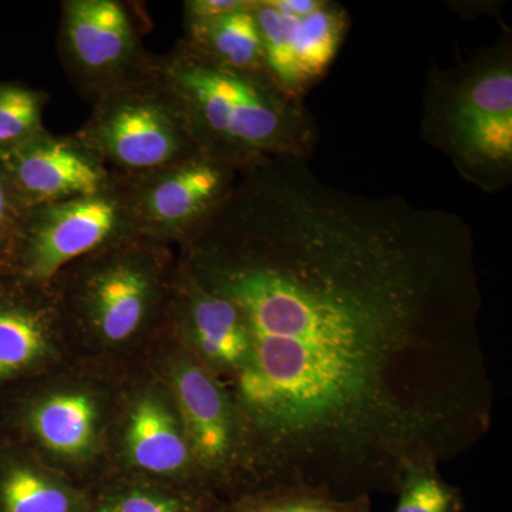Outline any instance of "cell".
Wrapping results in <instances>:
<instances>
[{"mask_svg":"<svg viewBox=\"0 0 512 512\" xmlns=\"http://www.w3.org/2000/svg\"><path fill=\"white\" fill-rule=\"evenodd\" d=\"M239 171L198 153L160 170L123 175L138 238L183 244L228 200Z\"/></svg>","mask_w":512,"mask_h":512,"instance_id":"9c48e42d","label":"cell"},{"mask_svg":"<svg viewBox=\"0 0 512 512\" xmlns=\"http://www.w3.org/2000/svg\"><path fill=\"white\" fill-rule=\"evenodd\" d=\"M64 320L55 285H30L6 276L0 286V387L49 359Z\"/></svg>","mask_w":512,"mask_h":512,"instance_id":"7c38bea8","label":"cell"},{"mask_svg":"<svg viewBox=\"0 0 512 512\" xmlns=\"http://www.w3.org/2000/svg\"><path fill=\"white\" fill-rule=\"evenodd\" d=\"M421 136L468 183L490 194L512 181V37L427 73Z\"/></svg>","mask_w":512,"mask_h":512,"instance_id":"3957f363","label":"cell"},{"mask_svg":"<svg viewBox=\"0 0 512 512\" xmlns=\"http://www.w3.org/2000/svg\"><path fill=\"white\" fill-rule=\"evenodd\" d=\"M49 94L20 82H0V156L45 130Z\"/></svg>","mask_w":512,"mask_h":512,"instance_id":"d6986e66","label":"cell"},{"mask_svg":"<svg viewBox=\"0 0 512 512\" xmlns=\"http://www.w3.org/2000/svg\"><path fill=\"white\" fill-rule=\"evenodd\" d=\"M183 42L212 62L235 70L265 72L264 47L251 0L222 18L184 32Z\"/></svg>","mask_w":512,"mask_h":512,"instance_id":"e0dca14e","label":"cell"},{"mask_svg":"<svg viewBox=\"0 0 512 512\" xmlns=\"http://www.w3.org/2000/svg\"><path fill=\"white\" fill-rule=\"evenodd\" d=\"M177 274L167 245L134 238L74 262L52 284L64 318L106 345H123L170 312Z\"/></svg>","mask_w":512,"mask_h":512,"instance_id":"277c9868","label":"cell"},{"mask_svg":"<svg viewBox=\"0 0 512 512\" xmlns=\"http://www.w3.org/2000/svg\"><path fill=\"white\" fill-rule=\"evenodd\" d=\"M90 498L13 453H0V512H86Z\"/></svg>","mask_w":512,"mask_h":512,"instance_id":"2e32d148","label":"cell"},{"mask_svg":"<svg viewBox=\"0 0 512 512\" xmlns=\"http://www.w3.org/2000/svg\"><path fill=\"white\" fill-rule=\"evenodd\" d=\"M6 276L8 275L3 274L2 269H0V286H2L3 282H5Z\"/></svg>","mask_w":512,"mask_h":512,"instance_id":"cb8c5ba5","label":"cell"},{"mask_svg":"<svg viewBox=\"0 0 512 512\" xmlns=\"http://www.w3.org/2000/svg\"><path fill=\"white\" fill-rule=\"evenodd\" d=\"M138 238L123 175L109 187L55 204L28 208L13 245L8 276L46 286L67 266Z\"/></svg>","mask_w":512,"mask_h":512,"instance_id":"8992f818","label":"cell"},{"mask_svg":"<svg viewBox=\"0 0 512 512\" xmlns=\"http://www.w3.org/2000/svg\"><path fill=\"white\" fill-rule=\"evenodd\" d=\"M25 212L12 185L0 171V269L5 275H8L10 255Z\"/></svg>","mask_w":512,"mask_h":512,"instance_id":"7402d4cb","label":"cell"},{"mask_svg":"<svg viewBox=\"0 0 512 512\" xmlns=\"http://www.w3.org/2000/svg\"><path fill=\"white\" fill-rule=\"evenodd\" d=\"M248 0H187L184 2V32L208 25L247 5Z\"/></svg>","mask_w":512,"mask_h":512,"instance_id":"603a6c76","label":"cell"},{"mask_svg":"<svg viewBox=\"0 0 512 512\" xmlns=\"http://www.w3.org/2000/svg\"><path fill=\"white\" fill-rule=\"evenodd\" d=\"M86 512H211V507L200 495L151 485H126L90 500Z\"/></svg>","mask_w":512,"mask_h":512,"instance_id":"44dd1931","label":"cell"},{"mask_svg":"<svg viewBox=\"0 0 512 512\" xmlns=\"http://www.w3.org/2000/svg\"><path fill=\"white\" fill-rule=\"evenodd\" d=\"M168 316L194 359L215 376L231 379L247 362L248 333L237 308L205 291L180 266Z\"/></svg>","mask_w":512,"mask_h":512,"instance_id":"4fadbf2b","label":"cell"},{"mask_svg":"<svg viewBox=\"0 0 512 512\" xmlns=\"http://www.w3.org/2000/svg\"><path fill=\"white\" fill-rule=\"evenodd\" d=\"M57 49L70 82L92 104L156 66L133 13L119 0H64Z\"/></svg>","mask_w":512,"mask_h":512,"instance_id":"52a82bcc","label":"cell"},{"mask_svg":"<svg viewBox=\"0 0 512 512\" xmlns=\"http://www.w3.org/2000/svg\"><path fill=\"white\" fill-rule=\"evenodd\" d=\"M393 512H463L460 491L441 477L434 463H412L403 468L396 487Z\"/></svg>","mask_w":512,"mask_h":512,"instance_id":"ffe728a7","label":"cell"},{"mask_svg":"<svg viewBox=\"0 0 512 512\" xmlns=\"http://www.w3.org/2000/svg\"><path fill=\"white\" fill-rule=\"evenodd\" d=\"M175 412L200 470L217 477L237 471V416L224 384L194 357H181L171 370Z\"/></svg>","mask_w":512,"mask_h":512,"instance_id":"8fae6325","label":"cell"},{"mask_svg":"<svg viewBox=\"0 0 512 512\" xmlns=\"http://www.w3.org/2000/svg\"><path fill=\"white\" fill-rule=\"evenodd\" d=\"M180 248L181 271L247 329L227 393L237 470L261 487L396 491L404 467L448 463L490 429L476 242L454 212L275 157Z\"/></svg>","mask_w":512,"mask_h":512,"instance_id":"6da1fadb","label":"cell"},{"mask_svg":"<svg viewBox=\"0 0 512 512\" xmlns=\"http://www.w3.org/2000/svg\"><path fill=\"white\" fill-rule=\"evenodd\" d=\"M23 424L55 456L84 460L99 443V404L83 390H62L29 403L23 410Z\"/></svg>","mask_w":512,"mask_h":512,"instance_id":"9a60e30c","label":"cell"},{"mask_svg":"<svg viewBox=\"0 0 512 512\" xmlns=\"http://www.w3.org/2000/svg\"><path fill=\"white\" fill-rule=\"evenodd\" d=\"M0 171L26 210L94 194L117 177L76 134L55 136L46 128L0 156Z\"/></svg>","mask_w":512,"mask_h":512,"instance_id":"30bf717a","label":"cell"},{"mask_svg":"<svg viewBox=\"0 0 512 512\" xmlns=\"http://www.w3.org/2000/svg\"><path fill=\"white\" fill-rule=\"evenodd\" d=\"M124 444L130 463L153 476L183 477L195 464L177 412L154 394L131 407Z\"/></svg>","mask_w":512,"mask_h":512,"instance_id":"5bb4252c","label":"cell"},{"mask_svg":"<svg viewBox=\"0 0 512 512\" xmlns=\"http://www.w3.org/2000/svg\"><path fill=\"white\" fill-rule=\"evenodd\" d=\"M265 72L303 100L328 74L350 29L348 10L332 0H251Z\"/></svg>","mask_w":512,"mask_h":512,"instance_id":"ba28073f","label":"cell"},{"mask_svg":"<svg viewBox=\"0 0 512 512\" xmlns=\"http://www.w3.org/2000/svg\"><path fill=\"white\" fill-rule=\"evenodd\" d=\"M221 512H372L370 495L339 497L322 488L276 484L244 495Z\"/></svg>","mask_w":512,"mask_h":512,"instance_id":"ac0fdd59","label":"cell"},{"mask_svg":"<svg viewBox=\"0 0 512 512\" xmlns=\"http://www.w3.org/2000/svg\"><path fill=\"white\" fill-rule=\"evenodd\" d=\"M74 134L119 175L160 170L198 154L180 103L156 66L93 103Z\"/></svg>","mask_w":512,"mask_h":512,"instance_id":"5b68a950","label":"cell"},{"mask_svg":"<svg viewBox=\"0 0 512 512\" xmlns=\"http://www.w3.org/2000/svg\"><path fill=\"white\" fill-rule=\"evenodd\" d=\"M156 67L202 156L239 173L268 158L312 157L319 138L315 117L268 73L221 66L183 40L157 57Z\"/></svg>","mask_w":512,"mask_h":512,"instance_id":"7a4b0ae2","label":"cell"}]
</instances>
